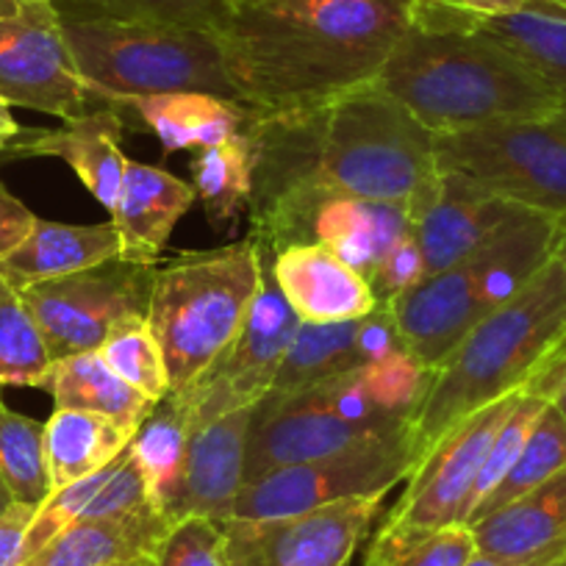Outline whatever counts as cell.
<instances>
[{"instance_id": "cell-50", "label": "cell", "mask_w": 566, "mask_h": 566, "mask_svg": "<svg viewBox=\"0 0 566 566\" xmlns=\"http://www.w3.org/2000/svg\"><path fill=\"white\" fill-rule=\"evenodd\" d=\"M231 3H233V9H237V7H242V3H253V0H231Z\"/></svg>"}, {"instance_id": "cell-21", "label": "cell", "mask_w": 566, "mask_h": 566, "mask_svg": "<svg viewBox=\"0 0 566 566\" xmlns=\"http://www.w3.org/2000/svg\"><path fill=\"white\" fill-rule=\"evenodd\" d=\"M119 259V239L112 220L97 226H64L36 217L29 237L0 259V275L25 290L31 283L73 275Z\"/></svg>"}, {"instance_id": "cell-36", "label": "cell", "mask_w": 566, "mask_h": 566, "mask_svg": "<svg viewBox=\"0 0 566 566\" xmlns=\"http://www.w3.org/2000/svg\"><path fill=\"white\" fill-rule=\"evenodd\" d=\"M101 14L117 20L176 25V29L209 31L220 36L231 23V0H95Z\"/></svg>"}, {"instance_id": "cell-31", "label": "cell", "mask_w": 566, "mask_h": 566, "mask_svg": "<svg viewBox=\"0 0 566 566\" xmlns=\"http://www.w3.org/2000/svg\"><path fill=\"white\" fill-rule=\"evenodd\" d=\"M0 475L14 500L40 509L53 494L45 455V424L0 400Z\"/></svg>"}, {"instance_id": "cell-12", "label": "cell", "mask_w": 566, "mask_h": 566, "mask_svg": "<svg viewBox=\"0 0 566 566\" xmlns=\"http://www.w3.org/2000/svg\"><path fill=\"white\" fill-rule=\"evenodd\" d=\"M0 97L59 119L86 114L92 95L51 0H23L18 12L0 18Z\"/></svg>"}, {"instance_id": "cell-44", "label": "cell", "mask_w": 566, "mask_h": 566, "mask_svg": "<svg viewBox=\"0 0 566 566\" xmlns=\"http://www.w3.org/2000/svg\"><path fill=\"white\" fill-rule=\"evenodd\" d=\"M464 566H520L514 564V560H505V558H497V555H489V553H481L478 549L475 555H472L470 560H467Z\"/></svg>"}, {"instance_id": "cell-42", "label": "cell", "mask_w": 566, "mask_h": 566, "mask_svg": "<svg viewBox=\"0 0 566 566\" xmlns=\"http://www.w3.org/2000/svg\"><path fill=\"white\" fill-rule=\"evenodd\" d=\"M34 222V211H31L23 200L14 198V195L3 187V181H0V259L29 237Z\"/></svg>"}, {"instance_id": "cell-20", "label": "cell", "mask_w": 566, "mask_h": 566, "mask_svg": "<svg viewBox=\"0 0 566 566\" xmlns=\"http://www.w3.org/2000/svg\"><path fill=\"white\" fill-rule=\"evenodd\" d=\"M470 527L481 553L520 566H558L566 560V467Z\"/></svg>"}, {"instance_id": "cell-14", "label": "cell", "mask_w": 566, "mask_h": 566, "mask_svg": "<svg viewBox=\"0 0 566 566\" xmlns=\"http://www.w3.org/2000/svg\"><path fill=\"white\" fill-rule=\"evenodd\" d=\"M520 395L522 391L503 397V400L467 417L459 428H453L428 453V459L408 475L406 492L400 494L386 522L402 527H422V531L467 525L472 489L481 475L489 444L511 408L516 406Z\"/></svg>"}, {"instance_id": "cell-47", "label": "cell", "mask_w": 566, "mask_h": 566, "mask_svg": "<svg viewBox=\"0 0 566 566\" xmlns=\"http://www.w3.org/2000/svg\"><path fill=\"white\" fill-rule=\"evenodd\" d=\"M555 259H558V264L564 266L566 272V226H560V239H558V248H555Z\"/></svg>"}, {"instance_id": "cell-51", "label": "cell", "mask_w": 566, "mask_h": 566, "mask_svg": "<svg viewBox=\"0 0 566 566\" xmlns=\"http://www.w3.org/2000/svg\"><path fill=\"white\" fill-rule=\"evenodd\" d=\"M558 566H566V560H560V564Z\"/></svg>"}, {"instance_id": "cell-2", "label": "cell", "mask_w": 566, "mask_h": 566, "mask_svg": "<svg viewBox=\"0 0 566 566\" xmlns=\"http://www.w3.org/2000/svg\"><path fill=\"white\" fill-rule=\"evenodd\" d=\"M411 0H253L220 34L255 114L312 108L364 90L411 29Z\"/></svg>"}, {"instance_id": "cell-30", "label": "cell", "mask_w": 566, "mask_h": 566, "mask_svg": "<svg viewBox=\"0 0 566 566\" xmlns=\"http://www.w3.org/2000/svg\"><path fill=\"white\" fill-rule=\"evenodd\" d=\"M483 34L520 56L533 73L566 97V14H511L478 25Z\"/></svg>"}, {"instance_id": "cell-49", "label": "cell", "mask_w": 566, "mask_h": 566, "mask_svg": "<svg viewBox=\"0 0 566 566\" xmlns=\"http://www.w3.org/2000/svg\"><path fill=\"white\" fill-rule=\"evenodd\" d=\"M123 566H156V564H154V555H139V558L128 560V564Z\"/></svg>"}, {"instance_id": "cell-28", "label": "cell", "mask_w": 566, "mask_h": 566, "mask_svg": "<svg viewBox=\"0 0 566 566\" xmlns=\"http://www.w3.org/2000/svg\"><path fill=\"white\" fill-rule=\"evenodd\" d=\"M255 145L248 130L200 150L192 161V189L203 203L211 226H231L239 211L248 209L253 198Z\"/></svg>"}, {"instance_id": "cell-38", "label": "cell", "mask_w": 566, "mask_h": 566, "mask_svg": "<svg viewBox=\"0 0 566 566\" xmlns=\"http://www.w3.org/2000/svg\"><path fill=\"white\" fill-rule=\"evenodd\" d=\"M156 566H228L222 525L206 516L176 522L154 553Z\"/></svg>"}, {"instance_id": "cell-27", "label": "cell", "mask_w": 566, "mask_h": 566, "mask_svg": "<svg viewBox=\"0 0 566 566\" xmlns=\"http://www.w3.org/2000/svg\"><path fill=\"white\" fill-rule=\"evenodd\" d=\"M356 336L358 319L325 325L301 323L290 350H286L281 367H277L270 395L261 402L264 406H277V402L297 397L306 389H314V386L325 384V380L336 378V375H345L350 369L361 367Z\"/></svg>"}, {"instance_id": "cell-1", "label": "cell", "mask_w": 566, "mask_h": 566, "mask_svg": "<svg viewBox=\"0 0 566 566\" xmlns=\"http://www.w3.org/2000/svg\"><path fill=\"white\" fill-rule=\"evenodd\" d=\"M250 134V220L301 195L336 192L400 200L417 222L439 189L437 134L373 84L323 106L253 112Z\"/></svg>"}, {"instance_id": "cell-11", "label": "cell", "mask_w": 566, "mask_h": 566, "mask_svg": "<svg viewBox=\"0 0 566 566\" xmlns=\"http://www.w3.org/2000/svg\"><path fill=\"white\" fill-rule=\"evenodd\" d=\"M261 290L237 339L200 378L176 391L189 408L192 428L222 413L259 406L270 395L277 367L301 328V319L272 277V255L261 250Z\"/></svg>"}, {"instance_id": "cell-29", "label": "cell", "mask_w": 566, "mask_h": 566, "mask_svg": "<svg viewBox=\"0 0 566 566\" xmlns=\"http://www.w3.org/2000/svg\"><path fill=\"white\" fill-rule=\"evenodd\" d=\"M566 467V419L560 417L558 408L549 402L542 411V417L533 424L531 437H527L525 448L516 455V461L511 464V470L505 472L503 481L481 500L475 511H472L470 522L467 525H475L483 516L494 514V511L505 509L514 500L525 497L527 492H533L536 486H542L544 481L560 472Z\"/></svg>"}, {"instance_id": "cell-6", "label": "cell", "mask_w": 566, "mask_h": 566, "mask_svg": "<svg viewBox=\"0 0 566 566\" xmlns=\"http://www.w3.org/2000/svg\"><path fill=\"white\" fill-rule=\"evenodd\" d=\"M253 239L172 255L154 266L148 325L165 353L170 389L181 391L228 350L261 290Z\"/></svg>"}, {"instance_id": "cell-3", "label": "cell", "mask_w": 566, "mask_h": 566, "mask_svg": "<svg viewBox=\"0 0 566 566\" xmlns=\"http://www.w3.org/2000/svg\"><path fill=\"white\" fill-rule=\"evenodd\" d=\"M566 356V272L549 261L525 290L475 325L442 361L411 417L413 470L467 417L525 391Z\"/></svg>"}, {"instance_id": "cell-23", "label": "cell", "mask_w": 566, "mask_h": 566, "mask_svg": "<svg viewBox=\"0 0 566 566\" xmlns=\"http://www.w3.org/2000/svg\"><path fill=\"white\" fill-rule=\"evenodd\" d=\"M145 125L159 136L165 154L206 150L248 130L253 108L214 95H156L128 103Z\"/></svg>"}, {"instance_id": "cell-34", "label": "cell", "mask_w": 566, "mask_h": 566, "mask_svg": "<svg viewBox=\"0 0 566 566\" xmlns=\"http://www.w3.org/2000/svg\"><path fill=\"white\" fill-rule=\"evenodd\" d=\"M97 353L125 384L134 386L150 402L165 400L172 391L165 353H161L148 319H134V323L117 328Z\"/></svg>"}, {"instance_id": "cell-32", "label": "cell", "mask_w": 566, "mask_h": 566, "mask_svg": "<svg viewBox=\"0 0 566 566\" xmlns=\"http://www.w3.org/2000/svg\"><path fill=\"white\" fill-rule=\"evenodd\" d=\"M475 553L478 544L470 525L422 531L384 522L364 566H464Z\"/></svg>"}, {"instance_id": "cell-33", "label": "cell", "mask_w": 566, "mask_h": 566, "mask_svg": "<svg viewBox=\"0 0 566 566\" xmlns=\"http://www.w3.org/2000/svg\"><path fill=\"white\" fill-rule=\"evenodd\" d=\"M45 339L18 286L0 275V386H45L51 373Z\"/></svg>"}, {"instance_id": "cell-15", "label": "cell", "mask_w": 566, "mask_h": 566, "mask_svg": "<svg viewBox=\"0 0 566 566\" xmlns=\"http://www.w3.org/2000/svg\"><path fill=\"white\" fill-rule=\"evenodd\" d=\"M253 413L255 406L239 408V411L195 424L187 448V464H184L181 492L170 514L172 525L187 516H206L214 522L231 520L233 505L244 489Z\"/></svg>"}, {"instance_id": "cell-13", "label": "cell", "mask_w": 566, "mask_h": 566, "mask_svg": "<svg viewBox=\"0 0 566 566\" xmlns=\"http://www.w3.org/2000/svg\"><path fill=\"white\" fill-rule=\"evenodd\" d=\"M386 497H358L277 520H228V566H347Z\"/></svg>"}, {"instance_id": "cell-18", "label": "cell", "mask_w": 566, "mask_h": 566, "mask_svg": "<svg viewBox=\"0 0 566 566\" xmlns=\"http://www.w3.org/2000/svg\"><path fill=\"white\" fill-rule=\"evenodd\" d=\"M198 200L192 184L161 165L125 159L123 184L112 206V226L119 239V259L156 266L172 228Z\"/></svg>"}, {"instance_id": "cell-24", "label": "cell", "mask_w": 566, "mask_h": 566, "mask_svg": "<svg viewBox=\"0 0 566 566\" xmlns=\"http://www.w3.org/2000/svg\"><path fill=\"white\" fill-rule=\"evenodd\" d=\"M134 431L114 419L75 408H53L45 422V455L53 492L106 470L128 450Z\"/></svg>"}, {"instance_id": "cell-4", "label": "cell", "mask_w": 566, "mask_h": 566, "mask_svg": "<svg viewBox=\"0 0 566 566\" xmlns=\"http://www.w3.org/2000/svg\"><path fill=\"white\" fill-rule=\"evenodd\" d=\"M373 86L437 136L542 117L566 103L520 56L483 34L408 29Z\"/></svg>"}, {"instance_id": "cell-46", "label": "cell", "mask_w": 566, "mask_h": 566, "mask_svg": "<svg viewBox=\"0 0 566 566\" xmlns=\"http://www.w3.org/2000/svg\"><path fill=\"white\" fill-rule=\"evenodd\" d=\"M18 503V500H14V494H12V489L7 486V481H3V475H0V516L7 514L9 509H12V505Z\"/></svg>"}, {"instance_id": "cell-8", "label": "cell", "mask_w": 566, "mask_h": 566, "mask_svg": "<svg viewBox=\"0 0 566 566\" xmlns=\"http://www.w3.org/2000/svg\"><path fill=\"white\" fill-rule=\"evenodd\" d=\"M437 165L566 226V103L542 117L437 136Z\"/></svg>"}, {"instance_id": "cell-10", "label": "cell", "mask_w": 566, "mask_h": 566, "mask_svg": "<svg viewBox=\"0 0 566 566\" xmlns=\"http://www.w3.org/2000/svg\"><path fill=\"white\" fill-rule=\"evenodd\" d=\"M413 472L411 431L244 483L231 520H277L358 497H386Z\"/></svg>"}, {"instance_id": "cell-9", "label": "cell", "mask_w": 566, "mask_h": 566, "mask_svg": "<svg viewBox=\"0 0 566 566\" xmlns=\"http://www.w3.org/2000/svg\"><path fill=\"white\" fill-rule=\"evenodd\" d=\"M154 266L112 259L106 264L31 283L20 290L45 339L51 361L101 350L134 319H148Z\"/></svg>"}, {"instance_id": "cell-40", "label": "cell", "mask_w": 566, "mask_h": 566, "mask_svg": "<svg viewBox=\"0 0 566 566\" xmlns=\"http://www.w3.org/2000/svg\"><path fill=\"white\" fill-rule=\"evenodd\" d=\"M356 347L358 358H361V367L364 364L389 361V358L400 356V353H408L391 306H375L367 317L358 319Z\"/></svg>"}, {"instance_id": "cell-41", "label": "cell", "mask_w": 566, "mask_h": 566, "mask_svg": "<svg viewBox=\"0 0 566 566\" xmlns=\"http://www.w3.org/2000/svg\"><path fill=\"white\" fill-rule=\"evenodd\" d=\"M34 514V505L14 503L0 516V566H20L25 560V536Z\"/></svg>"}, {"instance_id": "cell-17", "label": "cell", "mask_w": 566, "mask_h": 566, "mask_svg": "<svg viewBox=\"0 0 566 566\" xmlns=\"http://www.w3.org/2000/svg\"><path fill=\"white\" fill-rule=\"evenodd\" d=\"M272 277L306 325L361 319L378 306L367 277L325 244H292L272 255Z\"/></svg>"}, {"instance_id": "cell-5", "label": "cell", "mask_w": 566, "mask_h": 566, "mask_svg": "<svg viewBox=\"0 0 566 566\" xmlns=\"http://www.w3.org/2000/svg\"><path fill=\"white\" fill-rule=\"evenodd\" d=\"M560 222L516 206L467 259L391 303L408 353L433 369L481 319L514 301L555 259Z\"/></svg>"}, {"instance_id": "cell-7", "label": "cell", "mask_w": 566, "mask_h": 566, "mask_svg": "<svg viewBox=\"0 0 566 566\" xmlns=\"http://www.w3.org/2000/svg\"><path fill=\"white\" fill-rule=\"evenodd\" d=\"M62 20L92 97L128 106L139 97L195 92L242 103L217 34L106 14Z\"/></svg>"}, {"instance_id": "cell-26", "label": "cell", "mask_w": 566, "mask_h": 566, "mask_svg": "<svg viewBox=\"0 0 566 566\" xmlns=\"http://www.w3.org/2000/svg\"><path fill=\"white\" fill-rule=\"evenodd\" d=\"M189 437H192L189 408L176 391H170L165 400L156 402L150 417L139 424V431L128 444L148 483L150 503L167 522L181 492Z\"/></svg>"}, {"instance_id": "cell-37", "label": "cell", "mask_w": 566, "mask_h": 566, "mask_svg": "<svg viewBox=\"0 0 566 566\" xmlns=\"http://www.w3.org/2000/svg\"><path fill=\"white\" fill-rule=\"evenodd\" d=\"M547 406H549L547 397L536 395V391H527V389L522 391L520 400H516V406L511 408V413L505 417V422L500 424V431L494 433L492 444H489V453H486V459H483L481 475H478L475 489H472L470 516H472V511L481 505V500L486 497V494L492 492L500 481H503L505 472L511 470V464L516 461V455H520L522 448H525L527 437H531V431H533V424H536V419L542 417V411Z\"/></svg>"}, {"instance_id": "cell-48", "label": "cell", "mask_w": 566, "mask_h": 566, "mask_svg": "<svg viewBox=\"0 0 566 566\" xmlns=\"http://www.w3.org/2000/svg\"><path fill=\"white\" fill-rule=\"evenodd\" d=\"M20 3H23V0H0V18H9V14L18 12Z\"/></svg>"}, {"instance_id": "cell-16", "label": "cell", "mask_w": 566, "mask_h": 566, "mask_svg": "<svg viewBox=\"0 0 566 566\" xmlns=\"http://www.w3.org/2000/svg\"><path fill=\"white\" fill-rule=\"evenodd\" d=\"M125 119L117 108H97L75 119H64L62 128L31 130L12 142L3 159H62L92 198L112 211L123 184Z\"/></svg>"}, {"instance_id": "cell-45", "label": "cell", "mask_w": 566, "mask_h": 566, "mask_svg": "<svg viewBox=\"0 0 566 566\" xmlns=\"http://www.w3.org/2000/svg\"><path fill=\"white\" fill-rule=\"evenodd\" d=\"M553 406L558 408V411H560V417L566 419V364H564V373H560V380H558V386H555Z\"/></svg>"}, {"instance_id": "cell-39", "label": "cell", "mask_w": 566, "mask_h": 566, "mask_svg": "<svg viewBox=\"0 0 566 566\" xmlns=\"http://www.w3.org/2000/svg\"><path fill=\"white\" fill-rule=\"evenodd\" d=\"M424 255L419 248L417 233L408 231L389 253L380 259V264L375 266L373 275L367 277L369 290H373L378 306H391L397 297H402L406 292H411L417 283L424 281Z\"/></svg>"}, {"instance_id": "cell-19", "label": "cell", "mask_w": 566, "mask_h": 566, "mask_svg": "<svg viewBox=\"0 0 566 566\" xmlns=\"http://www.w3.org/2000/svg\"><path fill=\"white\" fill-rule=\"evenodd\" d=\"M514 209V203L489 195L472 178L439 170L437 195L424 214L413 222V233L424 255V272L437 275L459 264L478 244H483V239L492 237Z\"/></svg>"}, {"instance_id": "cell-22", "label": "cell", "mask_w": 566, "mask_h": 566, "mask_svg": "<svg viewBox=\"0 0 566 566\" xmlns=\"http://www.w3.org/2000/svg\"><path fill=\"white\" fill-rule=\"evenodd\" d=\"M170 522L156 509L114 520L70 525L20 566H123L139 555H154Z\"/></svg>"}, {"instance_id": "cell-43", "label": "cell", "mask_w": 566, "mask_h": 566, "mask_svg": "<svg viewBox=\"0 0 566 566\" xmlns=\"http://www.w3.org/2000/svg\"><path fill=\"white\" fill-rule=\"evenodd\" d=\"M20 136H23V125L14 119L12 103L0 97V159H3V154L12 148V142L20 139Z\"/></svg>"}, {"instance_id": "cell-25", "label": "cell", "mask_w": 566, "mask_h": 566, "mask_svg": "<svg viewBox=\"0 0 566 566\" xmlns=\"http://www.w3.org/2000/svg\"><path fill=\"white\" fill-rule=\"evenodd\" d=\"M42 389L51 391L53 408H75L114 419L128 431H139V424L150 417L156 402L139 395L134 386L125 384L101 353H78L51 364V373Z\"/></svg>"}, {"instance_id": "cell-35", "label": "cell", "mask_w": 566, "mask_h": 566, "mask_svg": "<svg viewBox=\"0 0 566 566\" xmlns=\"http://www.w3.org/2000/svg\"><path fill=\"white\" fill-rule=\"evenodd\" d=\"M411 29L472 34L481 23L511 14H566V0H411Z\"/></svg>"}]
</instances>
